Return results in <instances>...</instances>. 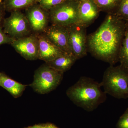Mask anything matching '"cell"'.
I'll return each instance as SVG.
<instances>
[{
  "label": "cell",
  "mask_w": 128,
  "mask_h": 128,
  "mask_svg": "<svg viewBox=\"0 0 128 128\" xmlns=\"http://www.w3.org/2000/svg\"><path fill=\"white\" fill-rule=\"evenodd\" d=\"M126 21L109 13L96 32L88 36V51L98 59L114 66L119 61Z\"/></svg>",
  "instance_id": "obj_1"
},
{
  "label": "cell",
  "mask_w": 128,
  "mask_h": 128,
  "mask_svg": "<svg viewBox=\"0 0 128 128\" xmlns=\"http://www.w3.org/2000/svg\"><path fill=\"white\" fill-rule=\"evenodd\" d=\"M100 83L92 78L82 76L69 88L66 94L76 106L86 111L96 110L106 99V94L101 89Z\"/></svg>",
  "instance_id": "obj_2"
},
{
  "label": "cell",
  "mask_w": 128,
  "mask_h": 128,
  "mask_svg": "<svg viewBox=\"0 0 128 128\" xmlns=\"http://www.w3.org/2000/svg\"><path fill=\"white\" fill-rule=\"evenodd\" d=\"M100 84L106 94L118 99L128 98V72L121 66L110 65Z\"/></svg>",
  "instance_id": "obj_3"
},
{
  "label": "cell",
  "mask_w": 128,
  "mask_h": 128,
  "mask_svg": "<svg viewBox=\"0 0 128 128\" xmlns=\"http://www.w3.org/2000/svg\"><path fill=\"white\" fill-rule=\"evenodd\" d=\"M64 74L45 64L35 72L34 81L30 86L38 94H48L59 86L63 80Z\"/></svg>",
  "instance_id": "obj_4"
},
{
  "label": "cell",
  "mask_w": 128,
  "mask_h": 128,
  "mask_svg": "<svg viewBox=\"0 0 128 128\" xmlns=\"http://www.w3.org/2000/svg\"><path fill=\"white\" fill-rule=\"evenodd\" d=\"M79 2L67 0L49 10L52 24L70 27L77 24Z\"/></svg>",
  "instance_id": "obj_5"
},
{
  "label": "cell",
  "mask_w": 128,
  "mask_h": 128,
  "mask_svg": "<svg viewBox=\"0 0 128 128\" xmlns=\"http://www.w3.org/2000/svg\"><path fill=\"white\" fill-rule=\"evenodd\" d=\"M2 26L5 33L15 40L32 34L27 18L21 11L12 12L9 17L5 18Z\"/></svg>",
  "instance_id": "obj_6"
},
{
  "label": "cell",
  "mask_w": 128,
  "mask_h": 128,
  "mask_svg": "<svg viewBox=\"0 0 128 128\" xmlns=\"http://www.w3.org/2000/svg\"><path fill=\"white\" fill-rule=\"evenodd\" d=\"M69 46L70 53L76 60L86 56L88 52L86 28L77 24L70 27Z\"/></svg>",
  "instance_id": "obj_7"
},
{
  "label": "cell",
  "mask_w": 128,
  "mask_h": 128,
  "mask_svg": "<svg viewBox=\"0 0 128 128\" xmlns=\"http://www.w3.org/2000/svg\"><path fill=\"white\" fill-rule=\"evenodd\" d=\"M25 10V14L32 33L36 34L42 33L50 22L49 11L43 9L38 3Z\"/></svg>",
  "instance_id": "obj_8"
},
{
  "label": "cell",
  "mask_w": 128,
  "mask_h": 128,
  "mask_svg": "<svg viewBox=\"0 0 128 128\" xmlns=\"http://www.w3.org/2000/svg\"><path fill=\"white\" fill-rule=\"evenodd\" d=\"M11 44L25 59L38 60L39 43L37 34L32 33L27 36L15 40Z\"/></svg>",
  "instance_id": "obj_9"
},
{
  "label": "cell",
  "mask_w": 128,
  "mask_h": 128,
  "mask_svg": "<svg viewBox=\"0 0 128 128\" xmlns=\"http://www.w3.org/2000/svg\"><path fill=\"white\" fill-rule=\"evenodd\" d=\"M42 34L56 46L65 52L72 54L69 46L70 27L52 24Z\"/></svg>",
  "instance_id": "obj_10"
},
{
  "label": "cell",
  "mask_w": 128,
  "mask_h": 128,
  "mask_svg": "<svg viewBox=\"0 0 128 128\" xmlns=\"http://www.w3.org/2000/svg\"><path fill=\"white\" fill-rule=\"evenodd\" d=\"M100 11L92 0L79 2L77 25L87 28L98 18Z\"/></svg>",
  "instance_id": "obj_11"
},
{
  "label": "cell",
  "mask_w": 128,
  "mask_h": 128,
  "mask_svg": "<svg viewBox=\"0 0 128 128\" xmlns=\"http://www.w3.org/2000/svg\"><path fill=\"white\" fill-rule=\"evenodd\" d=\"M37 34L39 43L38 60L48 63L66 53L56 46L42 33Z\"/></svg>",
  "instance_id": "obj_12"
},
{
  "label": "cell",
  "mask_w": 128,
  "mask_h": 128,
  "mask_svg": "<svg viewBox=\"0 0 128 128\" xmlns=\"http://www.w3.org/2000/svg\"><path fill=\"white\" fill-rule=\"evenodd\" d=\"M76 60L75 57L72 54L64 53L46 64L52 68L64 73L71 68Z\"/></svg>",
  "instance_id": "obj_13"
},
{
  "label": "cell",
  "mask_w": 128,
  "mask_h": 128,
  "mask_svg": "<svg viewBox=\"0 0 128 128\" xmlns=\"http://www.w3.org/2000/svg\"><path fill=\"white\" fill-rule=\"evenodd\" d=\"M0 86L6 89L14 97L18 98L22 95L27 86L21 84L2 73L0 75Z\"/></svg>",
  "instance_id": "obj_14"
},
{
  "label": "cell",
  "mask_w": 128,
  "mask_h": 128,
  "mask_svg": "<svg viewBox=\"0 0 128 128\" xmlns=\"http://www.w3.org/2000/svg\"><path fill=\"white\" fill-rule=\"evenodd\" d=\"M39 0H6L3 2L6 11H21L38 4Z\"/></svg>",
  "instance_id": "obj_15"
},
{
  "label": "cell",
  "mask_w": 128,
  "mask_h": 128,
  "mask_svg": "<svg viewBox=\"0 0 128 128\" xmlns=\"http://www.w3.org/2000/svg\"><path fill=\"white\" fill-rule=\"evenodd\" d=\"M120 65L128 72V21L126 25L124 36L119 53Z\"/></svg>",
  "instance_id": "obj_16"
},
{
  "label": "cell",
  "mask_w": 128,
  "mask_h": 128,
  "mask_svg": "<svg viewBox=\"0 0 128 128\" xmlns=\"http://www.w3.org/2000/svg\"><path fill=\"white\" fill-rule=\"evenodd\" d=\"M100 12L115 13L121 0H92Z\"/></svg>",
  "instance_id": "obj_17"
},
{
  "label": "cell",
  "mask_w": 128,
  "mask_h": 128,
  "mask_svg": "<svg viewBox=\"0 0 128 128\" xmlns=\"http://www.w3.org/2000/svg\"><path fill=\"white\" fill-rule=\"evenodd\" d=\"M115 13L120 18L128 21V0H121Z\"/></svg>",
  "instance_id": "obj_18"
},
{
  "label": "cell",
  "mask_w": 128,
  "mask_h": 128,
  "mask_svg": "<svg viewBox=\"0 0 128 128\" xmlns=\"http://www.w3.org/2000/svg\"><path fill=\"white\" fill-rule=\"evenodd\" d=\"M67 0H39L38 4L46 10H50Z\"/></svg>",
  "instance_id": "obj_19"
},
{
  "label": "cell",
  "mask_w": 128,
  "mask_h": 128,
  "mask_svg": "<svg viewBox=\"0 0 128 128\" xmlns=\"http://www.w3.org/2000/svg\"><path fill=\"white\" fill-rule=\"evenodd\" d=\"M2 28V26L0 27V45L6 44H11L15 39L6 34Z\"/></svg>",
  "instance_id": "obj_20"
},
{
  "label": "cell",
  "mask_w": 128,
  "mask_h": 128,
  "mask_svg": "<svg viewBox=\"0 0 128 128\" xmlns=\"http://www.w3.org/2000/svg\"><path fill=\"white\" fill-rule=\"evenodd\" d=\"M116 127L117 128H128V108L120 117Z\"/></svg>",
  "instance_id": "obj_21"
},
{
  "label": "cell",
  "mask_w": 128,
  "mask_h": 128,
  "mask_svg": "<svg viewBox=\"0 0 128 128\" xmlns=\"http://www.w3.org/2000/svg\"><path fill=\"white\" fill-rule=\"evenodd\" d=\"M6 11L4 4L0 3V27L2 26V25H3Z\"/></svg>",
  "instance_id": "obj_22"
},
{
  "label": "cell",
  "mask_w": 128,
  "mask_h": 128,
  "mask_svg": "<svg viewBox=\"0 0 128 128\" xmlns=\"http://www.w3.org/2000/svg\"><path fill=\"white\" fill-rule=\"evenodd\" d=\"M40 128H58L57 126L52 124L48 123L40 124Z\"/></svg>",
  "instance_id": "obj_23"
},
{
  "label": "cell",
  "mask_w": 128,
  "mask_h": 128,
  "mask_svg": "<svg viewBox=\"0 0 128 128\" xmlns=\"http://www.w3.org/2000/svg\"><path fill=\"white\" fill-rule=\"evenodd\" d=\"M25 128H40V124H36L34 126H29Z\"/></svg>",
  "instance_id": "obj_24"
},
{
  "label": "cell",
  "mask_w": 128,
  "mask_h": 128,
  "mask_svg": "<svg viewBox=\"0 0 128 128\" xmlns=\"http://www.w3.org/2000/svg\"><path fill=\"white\" fill-rule=\"evenodd\" d=\"M73 0L75 1L78 2H80L84 0Z\"/></svg>",
  "instance_id": "obj_25"
},
{
  "label": "cell",
  "mask_w": 128,
  "mask_h": 128,
  "mask_svg": "<svg viewBox=\"0 0 128 128\" xmlns=\"http://www.w3.org/2000/svg\"><path fill=\"white\" fill-rule=\"evenodd\" d=\"M6 0H0V3H3Z\"/></svg>",
  "instance_id": "obj_26"
},
{
  "label": "cell",
  "mask_w": 128,
  "mask_h": 128,
  "mask_svg": "<svg viewBox=\"0 0 128 128\" xmlns=\"http://www.w3.org/2000/svg\"><path fill=\"white\" fill-rule=\"evenodd\" d=\"M2 74V73H0V75H1Z\"/></svg>",
  "instance_id": "obj_27"
}]
</instances>
